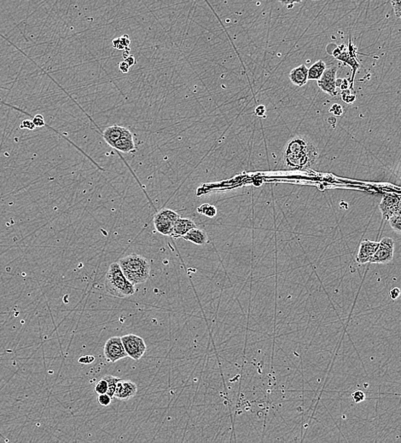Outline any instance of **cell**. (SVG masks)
Returning a JSON list of instances; mask_svg holds the SVG:
<instances>
[{"instance_id": "obj_5", "label": "cell", "mask_w": 401, "mask_h": 443, "mask_svg": "<svg viewBox=\"0 0 401 443\" xmlns=\"http://www.w3.org/2000/svg\"><path fill=\"white\" fill-rule=\"evenodd\" d=\"M124 348L128 357L132 360H139L145 355L147 346L145 340L141 337L135 334H126L121 337Z\"/></svg>"}, {"instance_id": "obj_12", "label": "cell", "mask_w": 401, "mask_h": 443, "mask_svg": "<svg viewBox=\"0 0 401 443\" xmlns=\"http://www.w3.org/2000/svg\"><path fill=\"white\" fill-rule=\"evenodd\" d=\"M400 200L399 198L393 195H385L383 196L379 205L380 211H382L383 218L388 221V219L398 210Z\"/></svg>"}, {"instance_id": "obj_19", "label": "cell", "mask_w": 401, "mask_h": 443, "mask_svg": "<svg viewBox=\"0 0 401 443\" xmlns=\"http://www.w3.org/2000/svg\"><path fill=\"white\" fill-rule=\"evenodd\" d=\"M388 223L394 232L401 235V200L398 210L388 219Z\"/></svg>"}, {"instance_id": "obj_24", "label": "cell", "mask_w": 401, "mask_h": 443, "mask_svg": "<svg viewBox=\"0 0 401 443\" xmlns=\"http://www.w3.org/2000/svg\"><path fill=\"white\" fill-rule=\"evenodd\" d=\"M342 98L344 102H347L348 104H351V103L355 102L356 96L354 95H352L350 91L345 90L342 92Z\"/></svg>"}, {"instance_id": "obj_1", "label": "cell", "mask_w": 401, "mask_h": 443, "mask_svg": "<svg viewBox=\"0 0 401 443\" xmlns=\"http://www.w3.org/2000/svg\"><path fill=\"white\" fill-rule=\"evenodd\" d=\"M318 152L315 146L304 136H297L287 143L284 160L289 168L303 171L310 168L318 160Z\"/></svg>"}, {"instance_id": "obj_40", "label": "cell", "mask_w": 401, "mask_h": 443, "mask_svg": "<svg viewBox=\"0 0 401 443\" xmlns=\"http://www.w3.org/2000/svg\"><path fill=\"white\" fill-rule=\"evenodd\" d=\"M314 1H318V0H314Z\"/></svg>"}, {"instance_id": "obj_31", "label": "cell", "mask_w": 401, "mask_h": 443, "mask_svg": "<svg viewBox=\"0 0 401 443\" xmlns=\"http://www.w3.org/2000/svg\"><path fill=\"white\" fill-rule=\"evenodd\" d=\"M329 112L332 113L336 116H341L343 115V108L339 104L332 105V107L329 108Z\"/></svg>"}, {"instance_id": "obj_18", "label": "cell", "mask_w": 401, "mask_h": 443, "mask_svg": "<svg viewBox=\"0 0 401 443\" xmlns=\"http://www.w3.org/2000/svg\"><path fill=\"white\" fill-rule=\"evenodd\" d=\"M326 69V64L322 60L316 62L308 68V80L318 81Z\"/></svg>"}, {"instance_id": "obj_37", "label": "cell", "mask_w": 401, "mask_h": 443, "mask_svg": "<svg viewBox=\"0 0 401 443\" xmlns=\"http://www.w3.org/2000/svg\"><path fill=\"white\" fill-rule=\"evenodd\" d=\"M125 62L131 67L135 64L136 61H135V57L133 56H128L126 58H125Z\"/></svg>"}, {"instance_id": "obj_29", "label": "cell", "mask_w": 401, "mask_h": 443, "mask_svg": "<svg viewBox=\"0 0 401 443\" xmlns=\"http://www.w3.org/2000/svg\"><path fill=\"white\" fill-rule=\"evenodd\" d=\"M277 1L282 4L283 6H287L288 9H291L293 8L294 5L302 3L303 0H277Z\"/></svg>"}, {"instance_id": "obj_21", "label": "cell", "mask_w": 401, "mask_h": 443, "mask_svg": "<svg viewBox=\"0 0 401 443\" xmlns=\"http://www.w3.org/2000/svg\"><path fill=\"white\" fill-rule=\"evenodd\" d=\"M198 213L203 214L204 216L208 217H214L216 216L217 209L215 206L209 205V204H204L202 206H199L197 208Z\"/></svg>"}, {"instance_id": "obj_11", "label": "cell", "mask_w": 401, "mask_h": 443, "mask_svg": "<svg viewBox=\"0 0 401 443\" xmlns=\"http://www.w3.org/2000/svg\"><path fill=\"white\" fill-rule=\"evenodd\" d=\"M138 392V386L131 380L120 379L116 385L114 398L120 400H127L134 397Z\"/></svg>"}, {"instance_id": "obj_13", "label": "cell", "mask_w": 401, "mask_h": 443, "mask_svg": "<svg viewBox=\"0 0 401 443\" xmlns=\"http://www.w3.org/2000/svg\"><path fill=\"white\" fill-rule=\"evenodd\" d=\"M113 147L122 153H131L135 150L133 136L128 129H124L122 136L115 142Z\"/></svg>"}, {"instance_id": "obj_27", "label": "cell", "mask_w": 401, "mask_h": 443, "mask_svg": "<svg viewBox=\"0 0 401 443\" xmlns=\"http://www.w3.org/2000/svg\"><path fill=\"white\" fill-rule=\"evenodd\" d=\"M32 121L34 122V124H35V126H36V127L47 126L46 122H45V119H44L43 115H35V116L32 117Z\"/></svg>"}, {"instance_id": "obj_28", "label": "cell", "mask_w": 401, "mask_h": 443, "mask_svg": "<svg viewBox=\"0 0 401 443\" xmlns=\"http://www.w3.org/2000/svg\"><path fill=\"white\" fill-rule=\"evenodd\" d=\"M20 128L23 129V130H28V131H35L36 126H35L32 120H25L20 125Z\"/></svg>"}, {"instance_id": "obj_15", "label": "cell", "mask_w": 401, "mask_h": 443, "mask_svg": "<svg viewBox=\"0 0 401 443\" xmlns=\"http://www.w3.org/2000/svg\"><path fill=\"white\" fill-rule=\"evenodd\" d=\"M196 227L197 226L195 225V222L192 221L191 219L179 217L174 224L173 237H183L184 235L187 234L188 231Z\"/></svg>"}, {"instance_id": "obj_6", "label": "cell", "mask_w": 401, "mask_h": 443, "mask_svg": "<svg viewBox=\"0 0 401 443\" xmlns=\"http://www.w3.org/2000/svg\"><path fill=\"white\" fill-rule=\"evenodd\" d=\"M104 354L106 360L110 363H115L118 360L127 357L121 337H112L108 339L104 348Z\"/></svg>"}, {"instance_id": "obj_17", "label": "cell", "mask_w": 401, "mask_h": 443, "mask_svg": "<svg viewBox=\"0 0 401 443\" xmlns=\"http://www.w3.org/2000/svg\"><path fill=\"white\" fill-rule=\"evenodd\" d=\"M124 129L125 127L116 126V125L109 126L107 128H105V131H103V137L105 139V142L113 147L115 142H117L118 140L122 136Z\"/></svg>"}, {"instance_id": "obj_26", "label": "cell", "mask_w": 401, "mask_h": 443, "mask_svg": "<svg viewBox=\"0 0 401 443\" xmlns=\"http://www.w3.org/2000/svg\"><path fill=\"white\" fill-rule=\"evenodd\" d=\"M391 5L393 7V11L395 14L396 17H401V0H391Z\"/></svg>"}, {"instance_id": "obj_8", "label": "cell", "mask_w": 401, "mask_h": 443, "mask_svg": "<svg viewBox=\"0 0 401 443\" xmlns=\"http://www.w3.org/2000/svg\"><path fill=\"white\" fill-rule=\"evenodd\" d=\"M357 54H358V50L356 48V46L353 45L352 40L349 39L348 50L346 49V46H344L342 53L340 54L339 56H337V57H336L337 60H339L340 62H343L344 64H348V66H350L352 67L353 76L351 78V86H353V80H354V77H355L356 72L360 67V64L358 63V55Z\"/></svg>"}, {"instance_id": "obj_7", "label": "cell", "mask_w": 401, "mask_h": 443, "mask_svg": "<svg viewBox=\"0 0 401 443\" xmlns=\"http://www.w3.org/2000/svg\"><path fill=\"white\" fill-rule=\"evenodd\" d=\"M394 252V242L389 237L383 238L379 242V247L371 260V264L387 265L393 261Z\"/></svg>"}, {"instance_id": "obj_20", "label": "cell", "mask_w": 401, "mask_h": 443, "mask_svg": "<svg viewBox=\"0 0 401 443\" xmlns=\"http://www.w3.org/2000/svg\"><path fill=\"white\" fill-rule=\"evenodd\" d=\"M108 382V395H110V397L114 398V395H115V389H116V385H117V383L120 380V378H118V377L113 376V375H105L104 377Z\"/></svg>"}, {"instance_id": "obj_30", "label": "cell", "mask_w": 401, "mask_h": 443, "mask_svg": "<svg viewBox=\"0 0 401 443\" xmlns=\"http://www.w3.org/2000/svg\"><path fill=\"white\" fill-rule=\"evenodd\" d=\"M94 360H95V357H94L93 355H87L80 357L79 360H78V362L79 363L85 364V365H88V364L92 363Z\"/></svg>"}, {"instance_id": "obj_39", "label": "cell", "mask_w": 401, "mask_h": 443, "mask_svg": "<svg viewBox=\"0 0 401 443\" xmlns=\"http://www.w3.org/2000/svg\"><path fill=\"white\" fill-rule=\"evenodd\" d=\"M342 82H343V80H342V79H337V80H336V86H337V88H340V86L342 85Z\"/></svg>"}, {"instance_id": "obj_23", "label": "cell", "mask_w": 401, "mask_h": 443, "mask_svg": "<svg viewBox=\"0 0 401 443\" xmlns=\"http://www.w3.org/2000/svg\"><path fill=\"white\" fill-rule=\"evenodd\" d=\"M111 400H112V398L110 397L107 393L106 394H102V395H98V397H97L98 403L103 407L110 406V404H111Z\"/></svg>"}, {"instance_id": "obj_3", "label": "cell", "mask_w": 401, "mask_h": 443, "mask_svg": "<svg viewBox=\"0 0 401 443\" xmlns=\"http://www.w3.org/2000/svg\"><path fill=\"white\" fill-rule=\"evenodd\" d=\"M124 275L133 285L146 282L150 275V265L145 256L130 254L118 262Z\"/></svg>"}, {"instance_id": "obj_38", "label": "cell", "mask_w": 401, "mask_h": 443, "mask_svg": "<svg viewBox=\"0 0 401 443\" xmlns=\"http://www.w3.org/2000/svg\"><path fill=\"white\" fill-rule=\"evenodd\" d=\"M349 85H350V82L348 81V80H343V82H342V85L340 86V89L342 90V91H345V90H348V87H349Z\"/></svg>"}, {"instance_id": "obj_33", "label": "cell", "mask_w": 401, "mask_h": 443, "mask_svg": "<svg viewBox=\"0 0 401 443\" xmlns=\"http://www.w3.org/2000/svg\"><path fill=\"white\" fill-rule=\"evenodd\" d=\"M112 46L114 48L116 49V50H119V51H124V50H126L125 47L122 46L121 42H120V38L115 39V40H113Z\"/></svg>"}, {"instance_id": "obj_14", "label": "cell", "mask_w": 401, "mask_h": 443, "mask_svg": "<svg viewBox=\"0 0 401 443\" xmlns=\"http://www.w3.org/2000/svg\"><path fill=\"white\" fill-rule=\"evenodd\" d=\"M289 77L294 86L298 87L305 86L308 81V68L304 64L294 67L289 72Z\"/></svg>"}, {"instance_id": "obj_2", "label": "cell", "mask_w": 401, "mask_h": 443, "mask_svg": "<svg viewBox=\"0 0 401 443\" xmlns=\"http://www.w3.org/2000/svg\"><path fill=\"white\" fill-rule=\"evenodd\" d=\"M105 286L108 293L119 299L132 296L136 291L135 285L127 280L118 263L110 265L106 274Z\"/></svg>"}, {"instance_id": "obj_25", "label": "cell", "mask_w": 401, "mask_h": 443, "mask_svg": "<svg viewBox=\"0 0 401 443\" xmlns=\"http://www.w3.org/2000/svg\"><path fill=\"white\" fill-rule=\"evenodd\" d=\"M352 398L355 403H360L365 400V394L361 390H357L352 394Z\"/></svg>"}, {"instance_id": "obj_36", "label": "cell", "mask_w": 401, "mask_h": 443, "mask_svg": "<svg viewBox=\"0 0 401 443\" xmlns=\"http://www.w3.org/2000/svg\"><path fill=\"white\" fill-rule=\"evenodd\" d=\"M119 69H120V72H123V73H127L130 70V66L124 61L119 64Z\"/></svg>"}, {"instance_id": "obj_41", "label": "cell", "mask_w": 401, "mask_h": 443, "mask_svg": "<svg viewBox=\"0 0 401 443\" xmlns=\"http://www.w3.org/2000/svg\"><path fill=\"white\" fill-rule=\"evenodd\" d=\"M400 21H401V17H400Z\"/></svg>"}, {"instance_id": "obj_16", "label": "cell", "mask_w": 401, "mask_h": 443, "mask_svg": "<svg viewBox=\"0 0 401 443\" xmlns=\"http://www.w3.org/2000/svg\"><path fill=\"white\" fill-rule=\"evenodd\" d=\"M183 239L190 241L191 243L197 246H204L209 241V237L204 230H200L197 227L191 229L188 231L186 235L183 236Z\"/></svg>"}, {"instance_id": "obj_32", "label": "cell", "mask_w": 401, "mask_h": 443, "mask_svg": "<svg viewBox=\"0 0 401 443\" xmlns=\"http://www.w3.org/2000/svg\"><path fill=\"white\" fill-rule=\"evenodd\" d=\"M401 291L400 289L398 288V287H393V288L391 289L390 291H389V296H390V299L392 300H396V299H398L399 296H400Z\"/></svg>"}, {"instance_id": "obj_22", "label": "cell", "mask_w": 401, "mask_h": 443, "mask_svg": "<svg viewBox=\"0 0 401 443\" xmlns=\"http://www.w3.org/2000/svg\"><path fill=\"white\" fill-rule=\"evenodd\" d=\"M94 391L97 395H102V394H106L107 393L108 382L105 378H103V379H100L97 382V384H96L95 389H94Z\"/></svg>"}, {"instance_id": "obj_9", "label": "cell", "mask_w": 401, "mask_h": 443, "mask_svg": "<svg viewBox=\"0 0 401 443\" xmlns=\"http://www.w3.org/2000/svg\"><path fill=\"white\" fill-rule=\"evenodd\" d=\"M337 66L326 68L324 75L318 80V86L322 91L329 96H336L337 95Z\"/></svg>"}, {"instance_id": "obj_4", "label": "cell", "mask_w": 401, "mask_h": 443, "mask_svg": "<svg viewBox=\"0 0 401 443\" xmlns=\"http://www.w3.org/2000/svg\"><path fill=\"white\" fill-rule=\"evenodd\" d=\"M180 217L176 211L162 209L154 216V225L158 233L166 236H173L174 224Z\"/></svg>"}, {"instance_id": "obj_10", "label": "cell", "mask_w": 401, "mask_h": 443, "mask_svg": "<svg viewBox=\"0 0 401 443\" xmlns=\"http://www.w3.org/2000/svg\"><path fill=\"white\" fill-rule=\"evenodd\" d=\"M379 247V242L364 240L359 245L358 254L356 256V261L359 265H365L370 263L372 257Z\"/></svg>"}, {"instance_id": "obj_35", "label": "cell", "mask_w": 401, "mask_h": 443, "mask_svg": "<svg viewBox=\"0 0 401 443\" xmlns=\"http://www.w3.org/2000/svg\"><path fill=\"white\" fill-rule=\"evenodd\" d=\"M265 111H266V110H265V107L264 105H259V106L255 108V114H256L258 117H264V116H265Z\"/></svg>"}, {"instance_id": "obj_34", "label": "cell", "mask_w": 401, "mask_h": 443, "mask_svg": "<svg viewBox=\"0 0 401 443\" xmlns=\"http://www.w3.org/2000/svg\"><path fill=\"white\" fill-rule=\"evenodd\" d=\"M120 42L122 44V46L125 47L126 50H129L128 47L130 46V44H131V40L129 39L128 36L127 35H123L122 37L120 38Z\"/></svg>"}]
</instances>
